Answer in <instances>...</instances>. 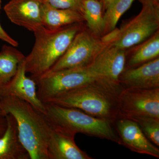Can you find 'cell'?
Masks as SVG:
<instances>
[{
  "instance_id": "7c38bea8",
  "label": "cell",
  "mask_w": 159,
  "mask_h": 159,
  "mask_svg": "<svg viewBox=\"0 0 159 159\" xmlns=\"http://www.w3.org/2000/svg\"><path fill=\"white\" fill-rule=\"evenodd\" d=\"M43 0H11L4 9L11 22L34 32L43 26Z\"/></svg>"
},
{
  "instance_id": "9c48e42d",
  "label": "cell",
  "mask_w": 159,
  "mask_h": 159,
  "mask_svg": "<svg viewBox=\"0 0 159 159\" xmlns=\"http://www.w3.org/2000/svg\"><path fill=\"white\" fill-rule=\"evenodd\" d=\"M24 60L19 65L15 75L9 82L0 88V98L17 97L29 102L36 110L44 114L45 103L38 96L37 86L34 80L26 76Z\"/></svg>"
},
{
  "instance_id": "3957f363",
  "label": "cell",
  "mask_w": 159,
  "mask_h": 159,
  "mask_svg": "<svg viewBox=\"0 0 159 159\" xmlns=\"http://www.w3.org/2000/svg\"><path fill=\"white\" fill-rule=\"evenodd\" d=\"M81 23L57 30H51L42 26L34 31L35 42L30 54L25 57L26 73L36 77L50 70L70 44Z\"/></svg>"
},
{
  "instance_id": "d4e9b609",
  "label": "cell",
  "mask_w": 159,
  "mask_h": 159,
  "mask_svg": "<svg viewBox=\"0 0 159 159\" xmlns=\"http://www.w3.org/2000/svg\"><path fill=\"white\" fill-rule=\"evenodd\" d=\"M142 4L143 3H150V4H159V0H139Z\"/></svg>"
},
{
  "instance_id": "ffe728a7",
  "label": "cell",
  "mask_w": 159,
  "mask_h": 159,
  "mask_svg": "<svg viewBox=\"0 0 159 159\" xmlns=\"http://www.w3.org/2000/svg\"><path fill=\"white\" fill-rule=\"evenodd\" d=\"M134 0H115L107 6L104 15V35L116 29L118 21L129 8Z\"/></svg>"
},
{
  "instance_id": "ac0fdd59",
  "label": "cell",
  "mask_w": 159,
  "mask_h": 159,
  "mask_svg": "<svg viewBox=\"0 0 159 159\" xmlns=\"http://www.w3.org/2000/svg\"><path fill=\"white\" fill-rule=\"evenodd\" d=\"M159 56V31L140 43L126 62L125 69L136 67Z\"/></svg>"
},
{
  "instance_id": "9a60e30c",
  "label": "cell",
  "mask_w": 159,
  "mask_h": 159,
  "mask_svg": "<svg viewBox=\"0 0 159 159\" xmlns=\"http://www.w3.org/2000/svg\"><path fill=\"white\" fill-rule=\"evenodd\" d=\"M7 127L0 138V159H30V156L19 138L16 121L7 114Z\"/></svg>"
},
{
  "instance_id": "44dd1931",
  "label": "cell",
  "mask_w": 159,
  "mask_h": 159,
  "mask_svg": "<svg viewBox=\"0 0 159 159\" xmlns=\"http://www.w3.org/2000/svg\"><path fill=\"white\" fill-rule=\"evenodd\" d=\"M137 123L147 139L159 146V118L149 116L134 117L129 119Z\"/></svg>"
},
{
  "instance_id": "603a6c76",
  "label": "cell",
  "mask_w": 159,
  "mask_h": 159,
  "mask_svg": "<svg viewBox=\"0 0 159 159\" xmlns=\"http://www.w3.org/2000/svg\"><path fill=\"white\" fill-rule=\"evenodd\" d=\"M1 6H2V1L0 0V10L1 9ZM0 39L8 43L10 45L13 47H17L19 45L18 43L16 40L13 39L10 35L7 34V32L2 28L1 24H0Z\"/></svg>"
},
{
  "instance_id": "7a4b0ae2",
  "label": "cell",
  "mask_w": 159,
  "mask_h": 159,
  "mask_svg": "<svg viewBox=\"0 0 159 159\" xmlns=\"http://www.w3.org/2000/svg\"><path fill=\"white\" fill-rule=\"evenodd\" d=\"M0 106L12 115L19 138L30 159H48V147L52 128L44 115L29 102L13 97L0 98Z\"/></svg>"
},
{
  "instance_id": "277c9868",
  "label": "cell",
  "mask_w": 159,
  "mask_h": 159,
  "mask_svg": "<svg viewBox=\"0 0 159 159\" xmlns=\"http://www.w3.org/2000/svg\"><path fill=\"white\" fill-rule=\"evenodd\" d=\"M44 103V115L52 128L73 135L82 134L120 145L119 135L111 121L93 116L78 109Z\"/></svg>"
},
{
  "instance_id": "52a82bcc",
  "label": "cell",
  "mask_w": 159,
  "mask_h": 159,
  "mask_svg": "<svg viewBox=\"0 0 159 159\" xmlns=\"http://www.w3.org/2000/svg\"><path fill=\"white\" fill-rule=\"evenodd\" d=\"M108 44L82 29L75 35L65 53L49 71L87 66Z\"/></svg>"
},
{
  "instance_id": "30bf717a",
  "label": "cell",
  "mask_w": 159,
  "mask_h": 159,
  "mask_svg": "<svg viewBox=\"0 0 159 159\" xmlns=\"http://www.w3.org/2000/svg\"><path fill=\"white\" fill-rule=\"evenodd\" d=\"M114 125L120 139V145L136 153L159 158L158 147L147 139L135 122L130 119L118 118Z\"/></svg>"
},
{
  "instance_id": "8992f818",
  "label": "cell",
  "mask_w": 159,
  "mask_h": 159,
  "mask_svg": "<svg viewBox=\"0 0 159 159\" xmlns=\"http://www.w3.org/2000/svg\"><path fill=\"white\" fill-rule=\"evenodd\" d=\"M142 4L140 13L118 30L111 44L125 50L140 44L159 31V4Z\"/></svg>"
},
{
  "instance_id": "5b68a950",
  "label": "cell",
  "mask_w": 159,
  "mask_h": 159,
  "mask_svg": "<svg viewBox=\"0 0 159 159\" xmlns=\"http://www.w3.org/2000/svg\"><path fill=\"white\" fill-rule=\"evenodd\" d=\"M31 77L36 83L39 98L44 103L60 94L100 78L92 74L87 66L48 71L38 77Z\"/></svg>"
},
{
  "instance_id": "cb8c5ba5",
  "label": "cell",
  "mask_w": 159,
  "mask_h": 159,
  "mask_svg": "<svg viewBox=\"0 0 159 159\" xmlns=\"http://www.w3.org/2000/svg\"><path fill=\"white\" fill-rule=\"evenodd\" d=\"M7 127V120L6 117L0 118V138L4 134Z\"/></svg>"
},
{
  "instance_id": "7402d4cb",
  "label": "cell",
  "mask_w": 159,
  "mask_h": 159,
  "mask_svg": "<svg viewBox=\"0 0 159 159\" xmlns=\"http://www.w3.org/2000/svg\"><path fill=\"white\" fill-rule=\"evenodd\" d=\"M54 8L71 9L83 14V0H43Z\"/></svg>"
},
{
  "instance_id": "d6986e66",
  "label": "cell",
  "mask_w": 159,
  "mask_h": 159,
  "mask_svg": "<svg viewBox=\"0 0 159 159\" xmlns=\"http://www.w3.org/2000/svg\"><path fill=\"white\" fill-rule=\"evenodd\" d=\"M102 3L99 0H83V15L88 27L95 36L104 34Z\"/></svg>"
},
{
  "instance_id": "4316f807",
  "label": "cell",
  "mask_w": 159,
  "mask_h": 159,
  "mask_svg": "<svg viewBox=\"0 0 159 159\" xmlns=\"http://www.w3.org/2000/svg\"><path fill=\"white\" fill-rule=\"evenodd\" d=\"M7 114L2 109L1 107L0 106V118L1 117H5L6 116Z\"/></svg>"
},
{
  "instance_id": "ba28073f",
  "label": "cell",
  "mask_w": 159,
  "mask_h": 159,
  "mask_svg": "<svg viewBox=\"0 0 159 159\" xmlns=\"http://www.w3.org/2000/svg\"><path fill=\"white\" fill-rule=\"evenodd\" d=\"M118 111V118H159V88L124 89L119 97Z\"/></svg>"
},
{
  "instance_id": "8fae6325",
  "label": "cell",
  "mask_w": 159,
  "mask_h": 159,
  "mask_svg": "<svg viewBox=\"0 0 159 159\" xmlns=\"http://www.w3.org/2000/svg\"><path fill=\"white\" fill-rule=\"evenodd\" d=\"M126 62L125 50L109 43L87 67L97 77L119 81V76L125 69Z\"/></svg>"
},
{
  "instance_id": "6da1fadb",
  "label": "cell",
  "mask_w": 159,
  "mask_h": 159,
  "mask_svg": "<svg viewBox=\"0 0 159 159\" xmlns=\"http://www.w3.org/2000/svg\"><path fill=\"white\" fill-rule=\"evenodd\" d=\"M124 89L119 81L99 78L60 94L45 103L78 109L114 123L119 116V97Z\"/></svg>"
},
{
  "instance_id": "5bb4252c",
  "label": "cell",
  "mask_w": 159,
  "mask_h": 159,
  "mask_svg": "<svg viewBox=\"0 0 159 159\" xmlns=\"http://www.w3.org/2000/svg\"><path fill=\"white\" fill-rule=\"evenodd\" d=\"M75 136L52 128L48 145V159H93L76 145Z\"/></svg>"
},
{
  "instance_id": "2e32d148",
  "label": "cell",
  "mask_w": 159,
  "mask_h": 159,
  "mask_svg": "<svg viewBox=\"0 0 159 159\" xmlns=\"http://www.w3.org/2000/svg\"><path fill=\"white\" fill-rule=\"evenodd\" d=\"M42 25L46 29L55 30L81 23L84 20L80 12L71 9H56L43 2Z\"/></svg>"
},
{
  "instance_id": "e0dca14e",
  "label": "cell",
  "mask_w": 159,
  "mask_h": 159,
  "mask_svg": "<svg viewBox=\"0 0 159 159\" xmlns=\"http://www.w3.org/2000/svg\"><path fill=\"white\" fill-rule=\"evenodd\" d=\"M25 56L12 46H3L0 51V88L15 75L20 63Z\"/></svg>"
},
{
  "instance_id": "484cf974",
  "label": "cell",
  "mask_w": 159,
  "mask_h": 159,
  "mask_svg": "<svg viewBox=\"0 0 159 159\" xmlns=\"http://www.w3.org/2000/svg\"><path fill=\"white\" fill-rule=\"evenodd\" d=\"M101 2L102 3V7H103V9H106L107 6L109 5L112 2H113L115 0H100Z\"/></svg>"
},
{
  "instance_id": "4fadbf2b",
  "label": "cell",
  "mask_w": 159,
  "mask_h": 159,
  "mask_svg": "<svg viewBox=\"0 0 159 159\" xmlns=\"http://www.w3.org/2000/svg\"><path fill=\"white\" fill-rule=\"evenodd\" d=\"M118 80L124 89L159 88V57L136 67L125 69Z\"/></svg>"
}]
</instances>
